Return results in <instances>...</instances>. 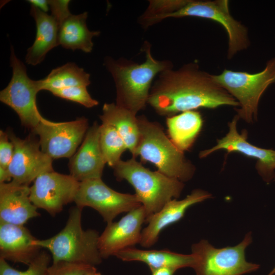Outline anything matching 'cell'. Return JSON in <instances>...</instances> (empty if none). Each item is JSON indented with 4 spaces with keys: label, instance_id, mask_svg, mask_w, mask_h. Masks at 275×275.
<instances>
[{
    "label": "cell",
    "instance_id": "6da1fadb",
    "mask_svg": "<svg viewBox=\"0 0 275 275\" xmlns=\"http://www.w3.org/2000/svg\"><path fill=\"white\" fill-rule=\"evenodd\" d=\"M148 104L166 118L199 108L239 106L211 75L201 70L195 62L160 72L151 88Z\"/></svg>",
    "mask_w": 275,
    "mask_h": 275
},
{
    "label": "cell",
    "instance_id": "7a4b0ae2",
    "mask_svg": "<svg viewBox=\"0 0 275 275\" xmlns=\"http://www.w3.org/2000/svg\"><path fill=\"white\" fill-rule=\"evenodd\" d=\"M151 45L145 41L142 51L146 60L139 64L125 58L107 57L104 65L115 82L116 104L136 114L144 109L155 77L160 72L173 68L168 60H158L151 53Z\"/></svg>",
    "mask_w": 275,
    "mask_h": 275
},
{
    "label": "cell",
    "instance_id": "3957f363",
    "mask_svg": "<svg viewBox=\"0 0 275 275\" xmlns=\"http://www.w3.org/2000/svg\"><path fill=\"white\" fill-rule=\"evenodd\" d=\"M82 209L76 205L72 207L66 224L61 231L49 238L36 240L37 246L50 252L52 263L65 261L93 266L101 263L99 233L95 230H84L82 228Z\"/></svg>",
    "mask_w": 275,
    "mask_h": 275
},
{
    "label": "cell",
    "instance_id": "277c9868",
    "mask_svg": "<svg viewBox=\"0 0 275 275\" xmlns=\"http://www.w3.org/2000/svg\"><path fill=\"white\" fill-rule=\"evenodd\" d=\"M113 169L118 180H125L134 188L145 209L146 220L167 202L179 198L184 188L183 182L158 171H151L134 157L126 160L121 159Z\"/></svg>",
    "mask_w": 275,
    "mask_h": 275
},
{
    "label": "cell",
    "instance_id": "5b68a950",
    "mask_svg": "<svg viewBox=\"0 0 275 275\" xmlns=\"http://www.w3.org/2000/svg\"><path fill=\"white\" fill-rule=\"evenodd\" d=\"M140 139L133 156L153 163L157 171L182 182L191 178L195 167L178 149L158 122L138 116Z\"/></svg>",
    "mask_w": 275,
    "mask_h": 275
},
{
    "label": "cell",
    "instance_id": "8992f818",
    "mask_svg": "<svg viewBox=\"0 0 275 275\" xmlns=\"http://www.w3.org/2000/svg\"><path fill=\"white\" fill-rule=\"evenodd\" d=\"M214 81L227 91L238 102V116L252 122L257 115L260 98L271 84L275 82V58L256 73L225 69L219 75H211Z\"/></svg>",
    "mask_w": 275,
    "mask_h": 275
},
{
    "label": "cell",
    "instance_id": "52a82bcc",
    "mask_svg": "<svg viewBox=\"0 0 275 275\" xmlns=\"http://www.w3.org/2000/svg\"><path fill=\"white\" fill-rule=\"evenodd\" d=\"M252 242L251 232L234 246L218 249L201 240L191 246L192 268L196 275H242L256 271L260 265L245 258V250Z\"/></svg>",
    "mask_w": 275,
    "mask_h": 275
},
{
    "label": "cell",
    "instance_id": "ba28073f",
    "mask_svg": "<svg viewBox=\"0 0 275 275\" xmlns=\"http://www.w3.org/2000/svg\"><path fill=\"white\" fill-rule=\"evenodd\" d=\"M10 61L12 76L8 86L0 92V101L17 113L22 125L32 131L45 119L36 104L37 94L40 91L38 80L29 77L25 66L16 57L13 46Z\"/></svg>",
    "mask_w": 275,
    "mask_h": 275
},
{
    "label": "cell",
    "instance_id": "9c48e42d",
    "mask_svg": "<svg viewBox=\"0 0 275 275\" xmlns=\"http://www.w3.org/2000/svg\"><path fill=\"white\" fill-rule=\"evenodd\" d=\"M74 202L82 208L87 206L94 209L107 224L113 222L119 214L142 206L135 194L118 192L101 178L80 182Z\"/></svg>",
    "mask_w": 275,
    "mask_h": 275
},
{
    "label": "cell",
    "instance_id": "30bf717a",
    "mask_svg": "<svg viewBox=\"0 0 275 275\" xmlns=\"http://www.w3.org/2000/svg\"><path fill=\"white\" fill-rule=\"evenodd\" d=\"M89 128L85 117L54 122L46 119L32 132L38 136L41 150L52 159L70 158L80 145Z\"/></svg>",
    "mask_w": 275,
    "mask_h": 275
},
{
    "label": "cell",
    "instance_id": "8fae6325",
    "mask_svg": "<svg viewBox=\"0 0 275 275\" xmlns=\"http://www.w3.org/2000/svg\"><path fill=\"white\" fill-rule=\"evenodd\" d=\"M186 16L213 20L225 28L228 36L227 57L229 59L232 58L238 51L246 48L249 45L248 31L244 25L231 16L228 1L188 0L185 6L169 15L167 18Z\"/></svg>",
    "mask_w": 275,
    "mask_h": 275
},
{
    "label": "cell",
    "instance_id": "7c38bea8",
    "mask_svg": "<svg viewBox=\"0 0 275 275\" xmlns=\"http://www.w3.org/2000/svg\"><path fill=\"white\" fill-rule=\"evenodd\" d=\"M7 133L14 148L13 157L8 167L13 181L30 186L40 175L54 171L53 159L41 150L36 134L32 132L22 139L10 130Z\"/></svg>",
    "mask_w": 275,
    "mask_h": 275
},
{
    "label": "cell",
    "instance_id": "4fadbf2b",
    "mask_svg": "<svg viewBox=\"0 0 275 275\" xmlns=\"http://www.w3.org/2000/svg\"><path fill=\"white\" fill-rule=\"evenodd\" d=\"M79 184L80 182L70 174L47 172L34 181L30 186V198L37 208L55 216L64 206L74 202Z\"/></svg>",
    "mask_w": 275,
    "mask_h": 275
},
{
    "label": "cell",
    "instance_id": "5bb4252c",
    "mask_svg": "<svg viewBox=\"0 0 275 275\" xmlns=\"http://www.w3.org/2000/svg\"><path fill=\"white\" fill-rule=\"evenodd\" d=\"M146 215L143 206L132 210L116 222L107 224L99 235L98 247L102 259L140 242Z\"/></svg>",
    "mask_w": 275,
    "mask_h": 275
},
{
    "label": "cell",
    "instance_id": "9a60e30c",
    "mask_svg": "<svg viewBox=\"0 0 275 275\" xmlns=\"http://www.w3.org/2000/svg\"><path fill=\"white\" fill-rule=\"evenodd\" d=\"M239 118L235 117L229 123V131L212 148L200 153V158H204L218 150H225L228 153L237 152L248 157L257 159L256 169L263 180L267 183L275 178V150L261 148L246 141V132L239 134L237 130Z\"/></svg>",
    "mask_w": 275,
    "mask_h": 275
},
{
    "label": "cell",
    "instance_id": "2e32d148",
    "mask_svg": "<svg viewBox=\"0 0 275 275\" xmlns=\"http://www.w3.org/2000/svg\"><path fill=\"white\" fill-rule=\"evenodd\" d=\"M100 125L90 126L79 148L70 158V175L79 182L101 178L106 164L99 142Z\"/></svg>",
    "mask_w": 275,
    "mask_h": 275
},
{
    "label": "cell",
    "instance_id": "e0dca14e",
    "mask_svg": "<svg viewBox=\"0 0 275 275\" xmlns=\"http://www.w3.org/2000/svg\"><path fill=\"white\" fill-rule=\"evenodd\" d=\"M211 195L199 189L194 190L184 199H174L167 202L157 212L146 221L147 226L142 230L140 244L145 248L154 245L158 240L160 233L169 226L179 221L191 206L203 202Z\"/></svg>",
    "mask_w": 275,
    "mask_h": 275
},
{
    "label": "cell",
    "instance_id": "ac0fdd59",
    "mask_svg": "<svg viewBox=\"0 0 275 275\" xmlns=\"http://www.w3.org/2000/svg\"><path fill=\"white\" fill-rule=\"evenodd\" d=\"M30 186L12 180L0 183V222L24 226L40 216L30 198Z\"/></svg>",
    "mask_w": 275,
    "mask_h": 275
},
{
    "label": "cell",
    "instance_id": "d6986e66",
    "mask_svg": "<svg viewBox=\"0 0 275 275\" xmlns=\"http://www.w3.org/2000/svg\"><path fill=\"white\" fill-rule=\"evenodd\" d=\"M36 239L24 226L0 222V258L28 266L41 251Z\"/></svg>",
    "mask_w": 275,
    "mask_h": 275
},
{
    "label": "cell",
    "instance_id": "ffe728a7",
    "mask_svg": "<svg viewBox=\"0 0 275 275\" xmlns=\"http://www.w3.org/2000/svg\"><path fill=\"white\" fill-rule=\"evenodd\" d=\"M30 14L36 22V35L34 43L28 49L25 62L35 66L44 60L48 52L59 45V24L51 15L32 5Z\"/></svg>",
    "mask_w": 275,
    "mask_h": 275
},
{
    "label": "cell",
    "instance_id": "44dd1931",
    "mask_svg": "<svg viewBox=\"0 0 275 275\" xmlns=\"http://www.w3.org/2000/svg\"><path fill=\"white\" fill-rule=\"evenodd\" d=\"M114 256L124 261L144 262L151 271L167 267L177 270L186 267H192L194 262L191 254H179L168 250H144L130 247L118 252Z\"/></svg>",
    "mask_w": 275,
    "mask_h": 275
},
{
    "label": "cell",
    "instance_id": "7402d4cb",
    "mask_svg": "<svg viewBox=\"0 0 275 275\" xmlns=\"http://www.w3.org/2000/svg\"><path fill=\"white\" fill-rule=\"evenodd\" d=\"M88 12L77 15L71 14L59 24V43L63 47L91 52L94 43L92 39L100 32L90 31L87 25Z\"/></svg>",
    "mask_w": 275,
    "mask_h": 275
},
{
    "label": "cell",
    "instance_id": "603a6c76",
    "mask_svg": "<svg viewBox=\"0 0 275 275\" xmlns=\"http://www.w3.org/2000/svg\"><path fill=\"white\" fill-rule=\"evenodd\" d=\"M99 118L102 123L109 124L117 130L133 156L141 135L137 115L115 103H105Z\"/></svg>",
    "mask_w": 275,
    "mask_h": 275
},
{
    "label": "cell",
    "instance_id": "cb8c5ba5",
    "mask_svg": "<svg viewBox=\"0 0 275 275\" xmlns=\"http://www.w3.org/2000/svg\"><path fill=\"white\" fill-rule=\"evenodd\" d=\"M169 138L182 152L191 148L198 136L203 120L199 112L188 111L167 117Z\"/></svg>",
    "mask_w": 275,
    "mask_h": 275
},
{
    "label": "cell",
    "instance_id": "d4e9b609",
    "mask_svg": "<svg viewBox=\"0 0 275 275\" xmlns=\"http://www.w3.org/2000/svg\"><path fill=\"white\" fill-rule=\"evenodd\" d=\"M90 75L74 63H67L53 69L44 78L38 80L41 90L52 91L74 86H87Z\"/></svg>",
    "mask_w": 275,
    "mask_h": 275
},
{
    "label": "cell",
    "instance_id": "484cf974",
    "mask_svg": "<svg viewBox=\"0 0 275 275\" xmlns=\"http://www.w3.org/2000/svg\"><path fill=\"white\" fill-rule=\"evenodd\" d=\"M99 142L106 163L113 168L127 150L124 140L113 126L102 123L100 125Z\"/></svg>",
    "mask_w": 275,
    "mask_h": 275
},
{
    "label": "cell",
    "instance_id": "4316f807",
    "mask_svg": "<svg viewBox=\"0 0 275 275\" xmlns=\"http://www.w3.org/2000/svg\"><path fill=\"white\" fill-rule=\"evenodd\" d=\"M188 0H150L139 22L145 29L167 18L185 6Z\"/></svg>",
    "mask_w": 275,
    "mask_h": 275
},
{
    "label": "cell",
    "instance_id": "83f0119b",
    "mask_svg": "<svg viewBox=\"0 0 275 275\" xmlns=\"http://www.w3.org/2000/svg\"><path fill=\"white\" fill-rule=\"evenodd\" d=\"M50 257L47 252L41 251L24 271L12 267L5 259L0 258V275H47Z\"/></svg>",
    "mask_w": 275,
    "mask_h": 275
},
{
    "label": "cell",
    "instance_id": "f1b7e54d",
    "mask_svg": "<svg viewBox=\"0 0 275 275\" xmlns=\"http://www.w3.org/2000/svg\"><path fill=\"white\" fill-rule=\"evenodd\" d=\"M60 98L77 102L87 108H92L98 105V101L93 99L87 86H74L56 90L51 92Z\"/></svg>",
    "mask_w": 275,
    "mask_h": 275
},
{
    "label": "cell",
    "instance_id": "f546056e",
    "mask_svg": "<svg viewBox=\"0 0 275 275\" xmlns=\"http://www.w3.org/2000/svg\"><path fill=\"white\" fill-rule=\"evenodd\" d=\"M95 266L81 263L60 261L52 263L47 275H84Z\"/></svg>",
    "mask_w": 275,
    "mask_h": 275
},
{
    "label": "cell",
    "instance_id": "4dcf8cb0",
    "mask_svg": "<svg viewBox=\"0 0 275 275\" xmlns=\"http://www.w3.org/2000/svg\"><path fill=\"white\" fill-rule=\"evenodd\" d=\"M14 152V145L7 132L0 130V167L8 169Z\"/></svg>",
    "mask_w": 275,
    "mask_h": 275
},
{
    "label": "cell",
    "instance_id": "1f68e13d",
    "mask_svg": "<svg viewBox=\"0 0 275 275\" xmlns=\"http://www.w3.org/2000/svg\"><path fill=\"white\" fill-rule=\"evenodd\" d=\"M70 1H48L51 15L56 19L58 24L71 14L69 9Z\"/></svg>",
    "mask_w": 275,
    "mask_h": 275
},
{
    "label": "cell",
    "instance_id": "d6a6232c",
    "mask_svg": "<svg viewBox=\"0 0 275 275\" xmlns=\"http://www.w3.org/2000/svg\"><path fill=\"white\" fill-rule=\"evenodd\" d=\"M31 5L36 7L41 11L47 13L49 9L48 1L46 0H29L28 1Z\"/></svg>",
    "mask_w": 275,
    "mask_h": 275
},
{
    "label": "cell",
    "instance_id": "836d02e7",
    "mask_svg": "<svg viewBox=\"0 0 275 275\" xmlns=\"http://www.w3.org/2000/svg\"><path fill=\"white\" fill-rule=\"evenodd\" d=\"M177 269L173 268H162L151 271L152 275H174Z\"/></svg>",
    "mask_w": 275,
    "mask_h": 275
},
{
    "label": "cell",
    "instance_id": "e575fe53",
    "mask_svg": "<svg viewBox=\"0 0 275 275\" xmlns=\"http://www.w3.org/2000/svg\"><path fill=\"white\" fill-rule=\"evenodd\" d=\"M11 180L12 177L8 169L0 167V183L9 182Z\"/></svg>",
    "mask_w": 275,
    "mask_h": 275
},
{
    "label": "cell",
    "instance_id": "d590c367",
    "mask_svg": "<svg viewBox=\"0 0 275 275\" xmlns=\"http://www.w3.org/2000/svg\"><path fill=\"white\" fill-rule=\"evenodd\" d=\"M84 275H101V274L97 271L96 267H94Z\"/></svg>",
    "mask_w": 275,
    "mask_h": 275
},
{
    "label": "cell",
    "instance_id": "8d00e7d4",
    "mask_svg": "<svg viewBox=\"0 0 275 275\" xmlns=\"http://www.w3.org/2000/svg\"><path fill=\"white\" fill-rule=\"evenodd\" d=\"M275 274V267L271 270V271L267 275H274Z\"/></svg>",
    "mask_w": 275,
    "mask_h": 275
},
{
    "label": "cell",
    "instance_id": "74e56055",
    "mask_svg": "<svg viewBox=\"0 0 275 275\" xmlns=\"http://www.w3.org/2000/svg\"><path fill=\"white\" fill-rule=\"evenodd\" d=\"M274 181H275V178H274Z\"/></svg>",
    "mask_w": 275,
    "mask_h": 275
}]
</instances>
